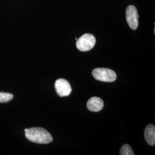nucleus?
<instances>
[{
	"mask_svg": "<svg viewBox=\"0 0 155 155\" xmlns=\"http://www.w3.org/2000/svg\"><path fill=\"white\" fill-rule=\"evenodd\" d=\"M26 138L33 143L38 144H49L53 141V138L46 129L42 127H32L25 129Z\"/></svg>",
	"mask_w": 155,
	"mask_h": 155,
	"instance_id": "f257e3e1",
	"label": "nucleus"
},
{
	"mask_svg": "<svg viewBox=\"0 0 155 155\" xmlns=\"http://www.w3.org/2000/svg\"><path fill=\"white\" fill-rule=\"evenodd\" d=\"M92 75L95 79L105 82H112L117 79L116 73L106 68H95L92 71Z\"/></svg>",
	"mask_w": 155,
	"mask_h": 155,
	"instance_id": "f03ea898",
	"label": "nucleus"
},
{
	"mask_svg": "<svg viewBox=\"0 0 155 155\" xmlns=\"http://www.w3.org/2000/svg\"><path fill=\"white\" fill-rule=\"evenodd\" d=\"M96 43V39L94 35L90 33H85L77 39L76 46L78 49L86 52L91 50Z\"/></svg>",
	"mask_w": 155,
	"mask_h": 155,
	"instance_id": "7ed1b4c3",
	"label": "nucleus"
},
{
	"mask_svg": "<svg viewBox=\"0 0 155 155\" xmlns=\"http://www.w3.org/2000/svg\"><path fill=\"white\" fill-rule=\"evenodd\" d=\"M139 14L137 8L134 5H129L126 11V19L128 25L133 30H136L139 26Z\"/></svg>",
	"mask_w": 155,
	"mask_h": 155,
	"instance_id": "20e7f679",
	"label": "nucleus"
},
{
	"mask_svg": "<svg viewBox=\"0 0 155 155\" xmlns=\"http://www.w3.org/2000/svg\"><path fill=\"white\" fill-rule=\"evenodd\" d=\"M55 87L56 93L61 97L68 96L72 91L70 83L66 79L62 78L56 81Z\"/></svg>",
	"mask_w": 155,
	"mask_h": 155,
	"instance_id": "39448f33",
	"label": "nucleus"
},
{
	"mask_svg": "<svg viewBox=\"0 0 155 155\" xmlns=\"http://www.w3.org/2000/svg\"><path fill=\"white\" fill-rule=\"evenodd\" d=\"M87 107L89 110L91 111H100L104 107V101L99 97H91L87 101Z\"/></svg>",
	"mask_w": 155,
	"mask_h": 155,
	"instance_id": "423d86ee",
	"label": "nucleus"
},
{
	"mask_svg": "<svg viewBox=\"0 0 155 155\" xmlns=\"http://www.w3.org/2000/svg\"><path fill=\"white\" fill-rule=\"evenodd\" d=\"M144 137L147 143L150 145H155V127L153 124H149L145 127Z\"/></svg>",
	"mask_w": 155,
	"mask_h": 155,
	"instance_id": "0eeeda50",
	"label": "nucleus"
},
{
	"mask_svg": "<svg viewBox=\"0 0 155 155\" xmlns=\"http://www.w3.org/2000/svg\"><path fill=\"white\" fill-rule=\"evenodd\" d=\"M120 154L121 155H134L133 150L131 147L127 144L122 145L120 151Z\"/></svg>",
	"mask_w": 155,
	"mask_h": 155,
	"instance_id": "6e6552de",
	"label": "nucleus"
},
{
	"mask_svg": "<svg viewBox=\"0 0 155 155\" xmlns=\"http://www.w3.org/2000/svg\"><path fill=\"white\" fill-rule=\"evenodd\" d=\"M13 95L9 93L0 92V103H5L11 101L13 98Z\"/></svg>",
	"mask_w": 155,
	"mask_h": 155,
	"instance_id": "1a4fd4ad",
	"label": "nucleus"
}]
</instances>
